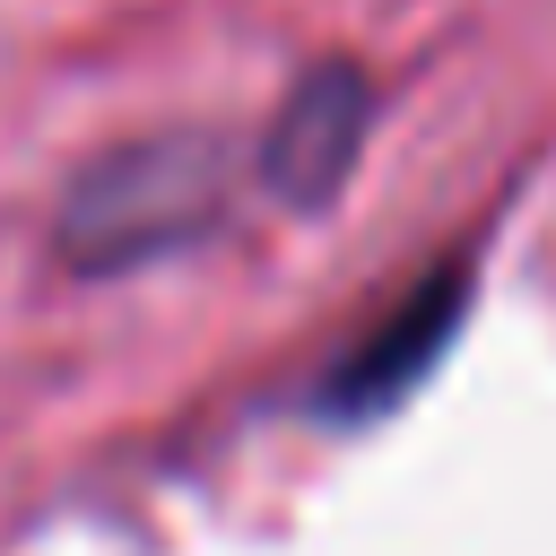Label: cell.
Segmentation results:
<instances>
[{
	"label": "cell",
	"instance_id": "cell-1",
	"mask_svg": "<svg viewBox=\"0 0 556 556\" xmlns=\"http://www.w3.org/2000/svg\"><path fill=\"white\" fill-rule=\"evenodd\" d=\"M226 200V165L217 148L200 139H148V148H122L104 156L70 217H61V243L78 269H122V261H148V252H174L191 243Z\"/></svg>",
	"mask_w": 556,
	"mask_h": 556
},
{
	"label": "cell",
	"instance_id": "cell-2",
	"mask_svg": "<svg viewBox=\"0 0 556 556\" xmlns=\"http://www.w3.org/2000/svg\"><path fill=\"white\" fill-rule=\"evenodd\" d=\"M460 304H469V269L426 278L400 313H382V330H374L356 356H339V374L321 382V408H330V417H382L391 400H408L417 374H426V365L443 356V339L460 330Z\"/></svg>",
	"mask_w": 556,
	"mask_h": 556
},
{
	"label": "cell",
	"instance_id": "cell-3",
	"mask_svg": "<svg viewBox=\"0 0 556 556\" xmlns=\"http://www.w3.org/2000/svg\"><path fill=\"white\" fill-rule=\"evenodd\" d=\"M365 122H374L365 78H356L348 61L313 70V78L287 96V113L269 122V148H261L269 182H278L287 200H330V191H339V174H348V165H356V148H365Z\"/></svg>",
	"mask_w": 556,
	"mask_h": 556
}]
</instances>
